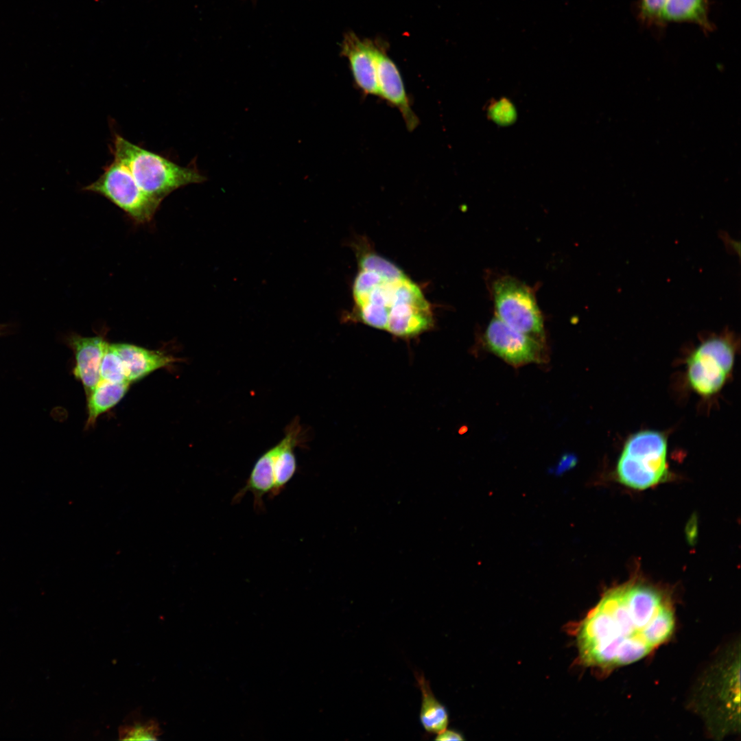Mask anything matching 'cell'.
<instances>
[{
    "instance_id": "52a82bcc",
    "label": "cell",
    "mask_w": 741,
    "mask_h": 741,
    "mask_svg": "<svg viewBox=\"0 0 741 741\" xmlns=\"http://www.w3.org/2000/svg\"><path fill=\"white\" fill-rule=\"evenodd\" d=\"M497 316L503 322L531 336H543V322L532 292L511 277H502L493 285Z\"/></svg>"
},
{
    "instance_id": "6da1fadb",
    "label": "cell",
    "mask_w": 741,
    "mask_h": 741,
    "mask_svg": "<svg viewBox=\"0 0 741 741\" xmlns=\"http://www.w3.org/2000/svg\"><path fill=\"white\" fill-rule=\"evenodd\" d=\"M672 609L662 593L642 583H625L604 593L577 626L582 663L613 668L633 663L669 639Z\"/></svg>"
},
{
    "instance_id": "7402d4cb",
    "label": "cell",
    "mask_w": 741,
    "mask_h": 741,
    "mask_svg": "<svg viewBox=\"0 0 741 741\" xmlns=\"http://www.w3.org/2000/svg\"><path fill=\"white\" fill-rule=\"evenodd\" d=\"M435 740L447 741V740H464L462 735L453 729H445L444 731L436 734Z\"/></svg>"
},
{
    "instance_id": "4fadbf2b",
    "label": "cell",
    "mask_w": 741,
    "mask_h": 741,
    "mask_svg": "<svg viewBox=\"0 0 741 741\" xmlns=\"http://www.w3.org/2000/svg\"><path fill=\"white\" fill-rule=\"evenodd\" d=\"M302 426L295 418L286 427L284 437L274 447L273 489L270 497L279 495L295 475L297 462L295 448L304 443Z\"/></svg>"
},
{
    "instance_id": "ac0fdd59",
    "label": "cell",
    "mask_w": 741,
    "mask_h": 741,
    "mask_svg": "<svg viewBox=\"0 0 741 741\" xmlns=\"http://www.w3.org/2000/svg\"><path fill=\"white\" fill-rule=\"evenodd\" d=\"M161 734L158 722L154 719H141L137 714L119 729L122 740H156Z\"/></svg>"
},
{
    "instance_id": "3957f363",
    "label": "cell",
    "mask_w": 741,
    "mask_h": 741,
    "mask_svg": "<svg viewBox=\"0 0 741 741\" xmlns=\"http://www.w3.org/2000/svg\"><path fill=\"white\" fill-rule=\"evenodd\" d=\"M110 150L113 158L128 167L140 189L160 202L175 190L207 180L198 169L195 159L187 166L180 165L116 132Z\"/></svg>"
},
{
    "instance_id": "5b68a950",
    "label": "cell",
    "mask_w": 741,
    "mask_h": 741,
    "mask_svg": "<svg viewBox=\"0 0 741 741\" xmlns=\"http://www.w3.org/2000/svg\"><path fill=\"white\" fill-rule=\"evenodd\" d=\"M83 190L104 197L137 224L150 223L161 204L145 193L128 167L115 158L104 167L99 178Z\"/></svg>"
},
{
    "instance_id": "277c9868",
    "label": "cell",
    "mask_w": 741,
    "mask_h": 741,
    "mask_svg": "<svg viewBox=\"0 0 741 741\" xmlns=\"http://www.w3.org/2000/svg\"><path fill=\"white\" fill-rule=\"evenodd\" d=\"M666 436L645 430L626 440L616 465V475L627 487L644 490L664 480L668 474Z\"/></svg>"
},
{
    "instance_id": "603a6c76",
    "label": "cell",
    "mask_w": 741,
    "mask_h": 741,
    "mask_svg": "<svg viewBox=\"0 0 741 741\" xmlns=\"http://www.w3.org/2000/svg\"><path fill=\"white\" fill-rule=\"evenodd\" d=\"M7 330L6 325H0V336L4 334Z\"/></svg>"
},
{
    "instance_id": "d6986e66",
    "label": "cell",
    "mask_w": 741,
    "mask_h": 741,
    "mask_svg": "<svg viewBox=\"0 0 741 741\" xmlns=\"http://www.w3.org/2000/svg\"><path fill=\"white\" fill-rule=\"evenodd\" d=\"M100 379L113 383L128 382L120 357L113 344L108 343L101 366Z\"/></svg>"
},
{
    "instance_id": "ffe728a7",
    "label": "cell",
    "mask_w": 741,
    "mask_h": 741,
    "mask_svg": "<svg viewBox=\"0 0 741 741\" xmlns=\"http://www.w3.org/2000/svg\"><path fill=\"white\" fill-rule=\"evenodd\" d=\"M666 0H639L638 16L647 25L661 23V13Z\"/></svg>"
},
{
    "instance_id": "7c38bea8",
    "label": "cell",
    "mask_w": 741,
    "mask_h": 741,
    "mask_svg": "<svg viewBox=\"0 0 741 741\" xmlns=\"http://www.w3.org/2000/svg\"><path fill=\"white\" fill-rule=\"evenodd\" d=\"M376 44L348 33L342 44V54L349 60L357 87L365 95L378 96L375 51Z\"/></svg>"
},
{
    "instance_id": "e0dca14e",
    "label": "cell",
    "mask_w": 741,
    "mask_h": 741,
    "mask_svg": "<svg viewBox=\"0 0 741 741\" xmlns=\"http://www.w3.org/2000/svg\"><path fill=\"white\" fill-rule=\"evenodd\" d=\"M130 384L100 379L86 397L88 418L86 429L93 426L100 415L115 406L125 396Z\"/></svg>"
},
{
    "instance_id": "7a4b0ae2",
    "label": "cell",
    "mask_w": 741,
    "mask_h": 741,
    "mask_svg": "<svg viewBox=\"0 0 741 741\" xmlns=\"http://www.w3.org/2000/svg\"><path fill=\"white\" fill-rule=\"evenodd\" d=\"M352 290L357 318L370 327L411 338L434 324L432 307L419 285L375 253L360 258Z\"/></svg>"
},
{
    "instance_id": "8fae6325",
    "label": "cell",
    "mask_w": 741,
    "mask_h": 741,
    "mask_svg": "<svg viewBox=\"0 0 741 741\" xmlns=\"http://www.w3.org/2000/svg\"><path fill=\"white\" fill-rule=\"evenodd\" d=\"M66 342L73 352V374L83 385L87 397L100 380V366L108 345L104 334L82 336L72 333Z\"/></svg>"
},
{
    "instance_id": "44dd1931",
    "label": "cell",
    "mask_w": 741,
    "mask_h": 741,
    "mask_svg": "<svg viewBox=\"0 0 741 741\" xmlns=\"http://www.w3.org/2000/svg\"><path fill=\"white\" fill-rule=\"evenodd\" d=\"M576 462V458L572 454H565L560 459L556 468V471L558 473L563 472L572 467L574 466Z\"/></svg>"
},
{
    "instance_id": "30bf717a",
    "label": "cell",
    "mask_w": 741,
    "mask_h": 741,
    "mask_svg": "<svg viewBox=\"0 0 741 741\" xmlns=\"http://www.w3.org/2000/svg\"><path fill=\"white\" fill-rule=\"evenodd\" d=\"M375 58L378 96L397 108L407 129L413 131L419 120L411 107L399 69L378 44H376Z\"/></svg>"
},
{
    "instance_id": "ba28073f",
    "label": "cell",
    "mask_w": 741,
    "mask_h": 741,
    "mask_svg": "<svg viewBox=\"0 0 741 741\" xmlns=\"http://www.w3.org/2000/svg\"><path fill=\"white\" fill-rule=\"evenodd\" d=\"M740 665L733 659L714 672L705 692L707 716L722 732L734 729L740 722Z\"/></svg>"
},
{
    "instance_id": "9a60e30c",
    "label": "cell",
    "mask_w": 741,
    "mask_h": 741,
    "mask_svg": "<svg viewBox=\"0 0 741 741\" xmlns=\"http://www.w3.org/2000/svg\"><path fill=\"white\" fill-rule=\"evenodd\" d=\"M414 677L422 695L420 722L427 733L438 734L448 727L447 709L435 696L423 674L415 672Z\"/></svg>"
},
{
    "instance_id": "9c48e42d",
    "label": "cell",
    "mask_w": 741,
    "mask_h": 741,
    "mask_svg": "<svg viewBox=\"0 0 741 741\" xmlns=\"http://www.w3.org/2000/svg\"><path fill=\"white\" fill-rule=\"evenodd\" d=\"M484 340L491 351L513 366H519L540 360L538 342L532 336L511 328L497 317L490 321Z\"/></svg>"
},
{
    "instance_id": "8992f818",
    "label": "cell",
    "mask_w": 741,
    "mask_h": 741,
    "mask_svg": "<svg viewBox=\"0 0 741 741\" xmlns=\"http://www.w3.org/2000/svg\"><path fill=\"white\" fill-rule=\"evenodd\" d=\"M734 359L735 347L729 336H714L704 340L687 360L689 386L703 397L718 393L730 376Z\"/></svg>"
},
{
    "instance_id": "5bb4252c",
    "label": "cell",
    "mask_w": 741,
    "mask_h": 741,
    "mask_svg": "<svg viewBox=\"0 0 741 741\" xmlns=\"http://www.w3.org/2000/svg\"><path fill=\"white\" fill-rule=\"evenodd\" d=\"M113 346L121 358L127 380L130 384L180 360L163 351L150 350L132 344L113 343Z\"/></svg>"
},
{
    "instance_id": "2e32d148",
    "label": "cell",
    "mask_w": 741,
    "mask_h": 741,
    "mask_svg": "<svg viewBox=\"0 0 741 741\" xmlns=\"http://www.w3.org/2000/svg\"><path fill=\"white\" fill-rule=\"evenodd\" d=\"M668 22L694 23L706 33L713 30L707 0H666L661 13V23Z\"/></svg>"
}]
</instances>
